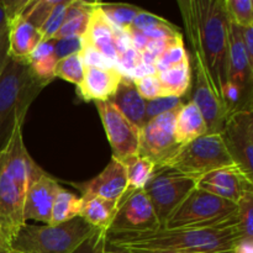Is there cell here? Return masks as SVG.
<instances>
[{"label":"cell","instance_id":"obj_1","mask_svg":"<svg viewBox=\"0 0 253 253\" xmlns=\"http://www.w3.org/2000/svg\"><path fill=\"white\" fill-rule=\"evenodd\" d=\"M185 34L208 74L215 93L221 99L227 81L229 17L224 0H179Z\"/></svg>","mask_w":253,"mask_h":253},{"label":"cell","instance_id":"obj_2","mask_svg":"<svg viewBox=\"0 0 253 253\" xmlns=\"http://www.w3.org/2000/svg\"><path fill=\"white\" fill-rule=\"evenodd\" d=\"M105 240L126 250L178 253H232L241 240L237 227L227 229H158L140 234H105Z\"/></svg>","mask_w":253,"mask_h":253},{"label":"cell","instance_id":"obj_3","mask_svg":"<svg viewBox=\"0 0 253 253\" xmlns=\"http://www.w3.org/2000/svg\"><path fill=\"white\" fill-rule=\"evenodd\" d=\"M47 85L32 73L29 61L7 57L0 74V152L15 128L22 126L29 108Z\"/></svg>","mask_w":253,"mask_h":253},{"label":"cell","instance_id":"obj_4","mask_svg":"<svg viewBox=\"0 0 253 253\" xmlns=\"http://www.w3.org/2000/svg\"><path fill=\"white\" fill-rule=\"evenodd\" d=\"M96 231L82 216L59 225L25 224L9 250L20 253H73Z\"/></svg>","mask_w":253,"mask_h":253},{"label":"cell","instance_id":"obj_5","mask_svg":"<svg viewBox=\"0 0 253 253\" xmlns=\"http://www.w3.org/2000/svg\"><path fill=\"white\" fill-rule=\"evenodd\" d=\"M237 227V204L195 187L168 219L163 229Z\"/></svg>","mask_w":253,"mask_h":253},{"label":"cell","instance_id":"obj_6","mask_svg":"<svg viewBox=\"0 0 253 253\" xmlns=\"http://www.w3.org/2000/svg\"><path fill=\"white\" fill-rule=\"evenodd\" d=\"M162 166H168L198 180L212 170L236 165L227 152L220 133H205L179 146Z\"/></svg>","mask_w":253,"mask_h":253},{"label":"cell","instance_id":"obj_7","mask_svg":"<svg viewBox=\"0 0 253 253\" xmlns=\"http://www.w3.org/2000/svg\"><path fill=\"white\" fill-rule=\"evenodd\" d=\"M197 187V179L168 166H155L152 175L143 187L156 217L163 229L173 212Z\"/></svg>","mask_w":253,"mask_h":253},{"label":"cell","instance_id":"obj_8","mask_svg":"<svg viewBox=\"0 0 253 253\" xmlns=\"http://www.w3.org/2000/svg\"><path fill=\"white\" fill-rule=\"evenodd\" d=\"M95 105L113 150V158L125 163L138 156L140 128L128 121L109 100L95 101Z\"/></svg>","mask_w":253,"mask_h":253},{"label":"cell","instance_id":"obj_9","mask_svg":"<svg viewBox=\"0 0 253 253\" xmlns=\"http://www.w3.org/2000/svg\"><path fill=\"white\" fill-rule=\"evenodd\" d=\"M253 110L227 116L220 136L235 165L253 179Z\"/></svg>","mask_w":253,"mask_h":253},{"label":"cell","instance_id":"obj_10","mask_svg":"<svg viewBox=\"0 0 253 253\" xmlns=\"http://www.w3.org/2000/svg\"><path fill=\"white\" fill-rule=\"evenodd\" d=\"M182 108V106H180ZM174 109L146 123L141 130L138 156L148 158L155 166L163 165L179 148L175 141V119L179 109Z\"/></svg>","mask_w":253,"mask_h":253},{"label":"cell","instance_id":"obj_11","mask_svg":"<svg viewBox=\"0 0 253 253\" xmlns=\"http://www.w3.org/2000/svg\"><path fill=\"white\" fill-rule=\"evenodd\" d=\"M161 229L143 189L125 193L106 234H140Z\"/></svg>","mask_w":253,"mask_h":253},{"label":"cell","instance_id":"obj_12","mask_svg":"<svg viewBox=\"0 0 253 253\" xmlns=\"http://www.w3.org/2000/svg\"><path fill=\"white\" fill-rule=\"evenodd\" d=\"M24 195L19 192L5 168L4 153L0 152V245L10 249L24 219Z\"/></svg>","mask_w":253,"mask_h":253},{"label":"cell","instance_id":"obj_13","mask_svg":"<svg viewBox=\"0 0 253 253\" xmlns=\"http://www.w3.org/2000/svg\"><path fill=\"white\" fill-rule=\"evenodd\" d=\"M197 188L239 204L249 193H253V179L247 177L237 166L212 170L197 180Z\"/></svg>","mask_w":253,"mask_h":253},{"label":"cell","instance_id":"obj_14","mask_svg":"<svg viewBox=\"0 0 253 253\" xmlns=\"http://www.w3.org/2000/svg\"><path fill=\"white\" fill-rule=\"evenodd\" d=\"M194 71V91L192 101L197 105L204 119L207 133H220L229 115L225 110L221 99L212 89L204 67L197 58Z\"/></svg>","mask_w":253,"mask_h":253},{"label":"cell","instance_id":"obj_15","mask_svg":"<svg viewBox=\"0 0 253 253\" xmlns=\"http://www.w3.org/2000/svg\"><path fill=\"white\" fill-rule=\"evenodd\" d=\"M82 193V199L103 198L120 204L127 190L126 167L120 161L111 158L109 165L93 179L82 183H72Z\"/></svg>","mask_w":253,"mask_h":253},{"label":"cell","instance_id":"obj_16","mask_svg":"<svg viewBox=\"0 0 253 253\" xmlns=\"http://www.w3.org/2000/svg\"><path fill=\"white\" fill-rule=\"evenodd\" d=\"M21 127L22 126H17L15 128L2 153H4L5 168H6L7 174L25 198V193L30 183L40 174H42L44 170H42L34 162L31 156L27 152L24 138H22Z\"/></svg>","mask_w":253,"mask_h":253},{"label":"cell","instance_id":"obj_17","mask_svg":"<svg viewBox=\"0 0 253 253\" xmlns=\"http://www.w3.org/2000/svg\"><path fill=\"white\" fill-rule=\"evenodd\" d=\"M82 48H91L103 56L110 64L118 68L119 46L116 39V27L110 24L105 15L99 9L98 2L94 1L93 11L89 20L88 29L82 36ZM119 69V68H118Z\"/></svg>","mask_w":253,"mask_h":253},{"label":"cell","instance_id":"obj_18","mask_svg":"<svg viewBox=\"0 0 253 253\" xmlns=\"http://www.w3.org/2000/svg\"><path fill=\"white\" fill-rule=\"evenodd\" d=\"M62 189L57 180L46 172L30 183L24 199V219L49 224L51 210L57 193Z\"/></svg>","mask_w":253,"mask_h":253},{"label":"cell","instance_id":"obj_19","mask_svg":"<svg viewBox=\"0 0 253 253\" xmlns=\"http://www.w3.org/2000/svg\"><path fill=\"white\" fill-rule=\"evenodd\" d=\"M124 73L116 67L84 66L83 82L78 88L84 100H109L118 89Z\"/></svg>","mask_w":253,"mask_h":253},{"label":"cell","instance_id":"obj_20","mask_svg":"<svg viewBox=\"0 0 253 253\" xmlns=\"http://www.w3.org/2000/svg\"><path fill=\"white\" fill-rule=\"evenodd\" d=\"M227 82L236 84L247 94L253 95V66L245 51L241 29L231 21H229Z\"/></svg>","mask_w":253,"mask_h":253},{"label":"cell","instance_id":"obj_21","mask_svg":"<svg viewBox=\"0 0 253 253\" xmlns=\"http://www.w3.org/2000/svg\"><path fill=\"white\" fill-rule=\"evenodd\" d=\"M109 101L136 127L142 130L146 125V100L140 95L130 77L124 74L118 89Z\"/></svg>","mask_w":253,"mask_h":253},{"label":"cell","instance_id":"obj_22","mask_svg":"<svg viewBox=\"0 0 253 253\" xmlns=\"http://www.w3.org/2000/svg\"><path fill=\"white\" fill-rule=\"evenodd\" d=\"M43 41L41 31L32 26L27 20L17 17L9 26V57L26 59Z\"/></svg>","mask_w":253,"mask_h":253},{"label":"cell","instance_id":"obj_23","mask_svg":"<svg viewBox=\"0 0 253 253\" xmlns=\"http://www.w3.org/2000/svg\"><path fill=\"white\" fill-rule=\"evenodd\" d=\"M207 133L204 119L192 100L183 104L175 119V141L179 146L190 142Z\"/></svg>","mask_w":253,"mask_h":253},{"label":"cell","instance_id":"obj_24","mask_svg":"<svg viewBox=\"0 0 253 253\" xmlns=\"http://www.w3.org/2000/svg\"><path fill=\"white\" fill-rule=\"evenodd\" d=\"M93 7L94 1L71 0L63 24L52 40L71 39V37L82 39L88 29Z\"/></svg>","mask_w":253,"mask_h":253},{"label":"cell","instance_id":"obj_25","mask_svg":"<svg viewBox=\"0 0 253 253\" xmlns=\"http://www.w3.org/2000/svg\"><path fill=\"white\" fill-rule=\"evenodd\" d=\"M82 200V217L94 229L106 234L118 212L119 203L103 198H86Z\"/></svg>","mask_w":253,"mask_h":253},{"label":"cell","instance_id":"obj_26","mask_svg":"<svg viewBox=\"0 0 253 253\" xmlns=\"http://www.w3.org/2000/svg\"><path fill=\"white\" fill-rule=\"evenodd\" d=\"M156 76L160 81L163 96L182 98L187 93L192 83V69H190L189 58L165 71L157 72Z\"/></svg>","mask_w":253,"mask_h":253},{"label":"cell","instance_id":"obj_27","mask_svg":"<svg viewBox=\"0 0 253 253\" xmlns=\"http://www.w3.org/2000/svg\"><path fill=\"white\" fill-rule=\"evenodd\" d=\"M53 40L42 41L29 57L32 73L44 83L49 84L54 79V67L58 59L54 56Z\"/></svg>","mask_w":253,"mask_h":253},{"label":"cell","instance_id":"obj_28","mask_svg":"<svg viewBox=\"0 0 253 253\" xmlns=\"http://www.w3.org/2000/svg\"><path fill=\"white\" fill-rule=\"evenodd\" d=\"M83 200L62 188L54 198L48 225H59L82 216Z\"/></svg>","mask_w":253,"mask_h":253},{"label":"cell","instance_id":"obj_29","mask_svg":"<svg viewBox=\"0 0 253 253\" xmlns=\"http://www.w3.org/2000/svg\"><path fill=\"white\" fill-rule=\"evenodd\" d=\"M124 166L126 167V174H127L126 193L143 189L155 169V163L142 156H136V157L126 161Z\"/></svg>","mask_w":253,"mask_h":253},{"label":"cell","instance_id":"obj_30","mask_svg":"<svg viewBox=\"0 0 253 253\" xmlns=\"http://www.w3.org/2000/svg\"><path fill=\"white\" fill-rule=\"evenodd\" d=\"M98 2L99 9L101 10L106 19L110 21L116 29L126 31L131 27L135 17L143 9L130 4H110V2Z\"/></svg>","mask_w":253,"mask_h":253},{"label":"cell","instance_id":"obj_31","mask_svg":"<svg viewBox=\"0 0 253 253\" xmlns=\"http://www.w3.org/2000/svg\"><path fill=\"white\" fill-rule=\"evenodd\" d=\"M84 64L79 53L71 54L57 61L54 67V78H61L63 81L73 83L79 88L83 82Z\"/></svg>","mask_w":253,"mask_h":253},{"label":"cell","instance_id":"obj_32","mask_svg":"<svg viewBox=\"0 0 253 253\" xmlns=\"http://www.w3.org/2000/svg\"><path fill=\"white\" fill-rule=\"evenodd\" d=\"M229 21L236 26L253 27V2L252 0H224Z\"/></svg>","mask_w":253,"mask_h":253},{"label":"cell","instance_id":"obj_33","mask_svg":"<svg viewBox=\"0 0 253 253\" xmlns=\"http://www.w3.org/2000/svg\"><path fill=\"white\" fill-rule=\"evenodd\" d=\"M237 230L241 239L253 240V193L245 195L237 204Z\"/></svg>","mask_w":253,"mask_h":253},{"label":"cell","instance_id":"obj_34","mask_svg":"<svg viewBox=\"0 0 253 253\" xmlns=\"http://www.w3.org/2000/svg\"><path fill=\"white\" fill-rule=\"evenodd\" d=\"M69 4H71V0H58L57 1L56 6L52 9L51 14H49L48 19L46 20L43 26L40 29L42 37H43V41H49L58 32L59 27L62 26L64 21Z\"/></svg>","mask_w":253,"mask_h":253},{"label":"cell","instance_id":"obj_35","mask_svg":"<svg viewBox=\"0 0 253 253\" xmlns=\"http://www.w3.org/2000/svg\"><path fill=\"white\" fill-rule=\"evenodd\" d=\"M187 51L184 48V42H183V39L177 41L175 43H173L172 46L168 47L160 57L155 61V64H153V68H155V72H162L165 69L169 68V67L175 66V64L180 63V62L188 59Z\"/></svg>","mask_w":253,"mask_h":253},{"label":"cell","instance_id":"obj_36","mask_svg":"<svg viewBox=\"0 0 253 253\" xmlns=\"http://www.w3.org/2000/svg\"><path fill=\"white\" fill-rule=\"evenodd\" d=\"M183 104L184 103L182 101V98L177 96H160L152 100H146V123L155 119L156 116L180 108Z\"/></svg>","mask_w":253,"mask_h":253},{"label":"cell","instance_id":"obj_37","mask_svg":"<svg viewBox=\"0 0 253 253\" xmlns=\"http://www.w3.org/2000/svg\"><path fill=\"white\" fill-rule=\"evenodd\" d=\"M132 81L140 95L145 100H152V99L163 96L162 88H161L160 81H158L156 73L147 74V76L140 77V78H133Z\"/></svg>","mask_w":253,"mask_h":253},{"label":"cell","instance_id":"obj_38","mask_svg":"<svg viewBox=\"0 0 253 253\" xmlns=\"http://www.w3.org/2000/svg\"><path fill=\"white\" fill-rule=\"evenodd\" d=\"M54 56L57 59L64 58L71 54L79 53L82 49V42L79 37H71V39L53 40Z\"/></svg>","mask_w":253,"mask_h":253},{"label":"cell","instance_id":"obj_39","mask_svg":"<svg viewBox=\"0 0 253 253\" xmlns=\"http://www.w3.org/2000/svg\"><path fill=\"white\" fill-rule=\"evenodd\" d=\"M142 64V57L141 53H138L132 47L123 49L119 53L118 58V68H123L126 72H135L138 67Z\"/></svg>","mask_w":253,"mask_h":253},{"label":"cell","instance_id":"obj_40","mask_svg":"<svg viewBox=\"0 0 253 253\" xmlns=\"http://www.w3.org/2000/svg\"><path fill=\"white\" fill-rule=\"evenodd\" d=\"M165 21H167V20L163 19V17H161V16H158V15L151 14V12L146 11V10H142V11H141L140 14L135 17V20H133V22H132V25H131L130 29L142 32V31H145V30L151 29V27L157 26V25H160V24H163Z\"/></svg>","mask_w":253,"mask_h":253},{"label":"cell","instance_id":"obj_41","mask_svg":"<svg viewBox=\"0 0 253 253\" xmlns=\"http://www.w3.org/2000/svg\"><path fill=\"white\" fill-rule=\"evenodd\" d=\"M104 241H105V232L98 230L89 239H86L73 253H101Z\"/></svg>","mask_w":253,"mask_h":253},{"label":"cell","instance_id":"obj_42","mask_svg":"<svg viewBox=\"0 0 253 253\" xmlns=\"http://www.w3.org/2000/svg\"><path fill=\"white\" fill-rule=\"evenodd\" d=\"M240 29H241V27H240ZM241 35L247 58H249L250 63L253 66V27H245V29H241Z\"/></svg>","mask_w":253,"mask_h":253},{"label":"cell","instance_id":"obj_43","mask_svg":"<svg viewBox=\"0 0 253 253\" xmlns=\"http://www.w3.org/2000/svg\"><path fill=\"white\" fill-rule=\"evenodd\" d=\"M9 57V30L0 35V74Z\"/></svg>","mask_w":253,"mask_h":253},{"label":"cell","instance_id":"obj_44","mask_svg":"<svg viewBox=\"0 0 253 253\" xmlns=\"http://www.w3.org/2000/svg\"><path fill=\"white\" fill-rule=\"evenodd\" d=\"M10 19L7 15L6 7H5L4 0H0V35L9 30Z\"/></svg>","mask_w":253,"mask_h":253},{"label":"cell","instance_id":"obj_45","mask_svg":"<svg viewBox=\"0 0 253 253\" xmlns=\"http://www.w3.org/2000/svg\"><path fill=\"white\" fill-rule=\"evenodd\" d=\"M232 253H253V240L241 239L235 245Z\"/></svg>","mask_w":253,"mask_h":253},{"label":"cell","instance_id":"obj_46","mask_svg":"<svg viewBox=\"0 0 253 253\" xmlns=\"http://www.w3.org/2000/svg\"><path fill=\"white\" fill-rule=\"evenodd\" d=\"M101 253H130L127 250L121 249V247H116L114 245H111L110 242H108L105 240L101 247Z\"/></svg>","mask_w":253,"mask_h":253},{"label":"cell","instance_id":"obj_47","mask_svg":"<svg viewBox=\"0 0 253 253\" xmlns=\"http://www.w3.org/2000/svg\"><path fill=\"white\" fill-rule=\"evenodd\" d=\"M126 250V249H125ZM130 253H178V252H169V251H155V250H127Z\"/></svg>","mask_w":253,"mask_h":253},{"label":"cell","instance_id":"obj_48","mask_svg":"<svg viewBox=\"0 0 253 253\" xmlns=\"http://www.w3.org/2000/svg\"><path fill=\"white\" fill-rule=\"evenodd\" d=\"M0 253H11V252H10V250L4 249V247H0Z\"/></svg>","mask_w":253,"mask_h":253},{"label":"cell","instance_id":"obj_49","mask_svg":"<svg viewBox=\"0 0 253 253\" xmlns=\"http://www.w3.org/2000/svg\"><path fill=\"white\" fill-rule=\"evenodd\" d=\"M10 252H11V253H20V252H15V251H11V250H10Z\"/></svg>","mask_w":253,"mask_h":253},{"label":"cell","instance_id":"obj_50","mask_svg":"<svg viewBox=\"0 0 253 253\" xmlns=\"http://www.w3.org/2000/svg\"><path fill=\"white\" fill-rule=\"evenodd\" d=\"M0 247H2V246H1V245H0Z\"/></svg>","mask_w":253,"mask_h":253}]
</instances>
